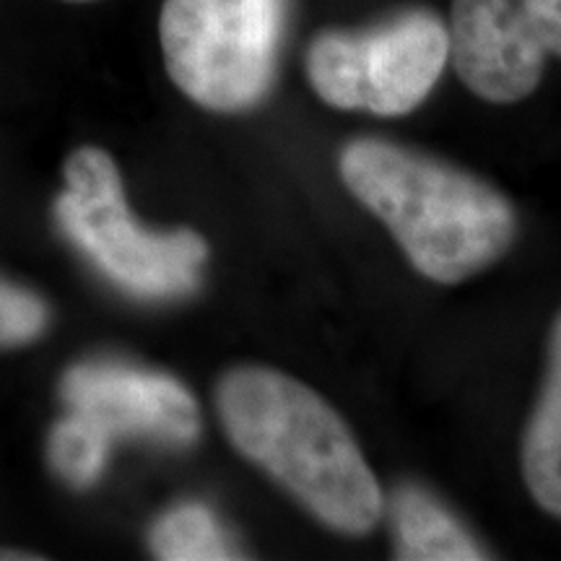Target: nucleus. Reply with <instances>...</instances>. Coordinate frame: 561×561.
Returning <instances> with one entry per match:
<instances>
[{"label":"nucleus","instance_id":"obj_1","mask_svg":"<svg viewBox=\"0 0 561 561\" xmlns=\"http://www.w3.org/2000/svg\"><path fill=\"white\" fill-rule=\"evenodd\" d=\"M216 413L231 447L325 528L367 536L380 523L385 494L359 442L305 382L257 364L234 367L216 385Z\"/></svg>","mask_w":561,"mask_h":561},{"label":"nucleus","instance_id":"obj_2","mask_svg":"<svg viewBox=\"0 0 561 561\" xmlns=\"http://www.w3.org/2000/svg\"><path fill=\"white\" fill-rule=\"evenodd\" d=\"M339 172L348 193L390 229L413 268L434 284L479 276L517 237L507 195L403 144L351 140L341 149Z\"/></svg>","mask_w":561,"mask_h":561},{"label":"nucleus","instance_id":"obj_3","mask_svg":"<svg viewBox=\"0 0 561 561\" xmlns=\"http://www.w3.org/2000/svg\"><path fill=\"white\" fill-rule=\"evenodd\" d=\"M291 0H164L159 42L167 73L187 100L234 115L271 94Z\"/></svg>","mask_w":561,"mask_h":561},{"label":"nucleus","instance_id":"obj_4","mask_svg":"<svg viewBox=\"0 0 561 561\" xmlns=\"http://www.w3.org/2000/svg\"><path fill=\"white\" fill-rule=\"evenodd\" d=\"M60 229L112 284L138 299H178L198 289L208 244L191 229L151 231L133 219L107 151L83 146L66 161L55 206Z\"/></svg>","mask_w":561,"mask_h":561},{"label":"nucleus","instance_id":"obj_5","mask_svg":"<svg viewBox=\"0 0 561 561\" xmlns=\"http://www.w3.org/2000/svg\"><path fill=\"white\" fill-rule=\"evenodd\" d=\"M447 60L445 21L411 9L367 32H320L307 47L305 68L328 107L403 117L426 102Z\"/></svg>","mask_w":561,"mask_h":561},{"label":"nucleus","instance_id":"obj_6","mask_svg":"<svg viewBox=\"0 0 561 561\" xmlns=\"http://www.w3.org/2000/svg\"><path fill=\"white\" fill-rule=\"evenodd\" d=\"M70 411L87 413L112 437H149L191 445L201 434V411L191 390L161 371L121 362H87L62 377Z\"/></svg>","mask_w":561,"mask_h":561},{"label":"nucleus","instance_id":"obj_7","mask_svg":"<svg viewBox=\"0 0 561 561\" xmlns=\"http://www.w3.org/2000/svg\"><path fill=\"white\" fill-rule=\"evenodd\" d=\"M450 62L458 79L491 104H515L541 87L546 50L517 0H453Z\"/></svg>","mask_w":561,"mask_h":561},{"label":"nucleus","instance_id":"obj_8","mask_svg":"<svg viewBox=\"0 0 561 561\" xmlns=\"http://www.w3.org/2000/svg\"><path fill=\"white\" fill-rule=\"evenodd\" d=\"M520 466L533 502L561 520V312L549 333L543 388L525 426Z\"/></svg>","mask_w":561,"mask_h":561},{"label":"nucleus","instance_id":"obj_9","mask_svg":"<svg viewBox=\"0 0 561 561\" xmlns=\"http://www.w3.org/2000/svg\"><path fill=\"white\" fill-rule=\"evenodd\" d=\"M390 520L398 557L413 561H479L489 553L462 528L458 517L419 486L392 491Z\"/></svg>","mask_w":561,"mask_h":561},{"label":"nucleus","instance_id":"obj_10","mask_svg":"<svg viewBox=\"0 0 561 561\" xmlns=\"http://www.w3.org/2000/svg\"><path fill=\"white\" fill-rule=\"evenodd\" d=\"M149 546L153 557L167 561H219L242 557L216 512L198 502H185L167 510L153 523Z\"/></svg>","mask_w":561,"mask_h":561},{"label":"nucleus","instance_id":"obj_11","mask_svg":"<svg viewBox=\"0 0 561 561\" xmlns=\"http://www.w3.org/2000/svg\"><path fill=\"white\" fill-rule=\"evenodd\" d=\"M112 434L87 413L70 411L50 434V462L62 481L76 489H89L107 468Z\"/></svg>","mask_w":561,"mask_h":561},{"label":"nucleus","instance_id":"obj_12","mask_svg":"<svg viewBox=\"0 0 561 561\" xmlns=\"http://www.w3.org/2000/svg\"><path fill=\"white\" fill-rule=\"evenodd\" d=\"M47 325V307L19 286L0 280V346L34 341Z\"/></svg>","mask_w":561,"mask_h":561},{"label":"nucleus","instance_id":"obj_13","mask_svg":"<svg viewBox=\"0 0 561 561\" xmlns=\"http://www.w3.org/2000/svg\"><path fill=\"white\" fill-rule=\"evenodd\" d=\"M546 55L561 58V0H517Z\"/></svg>","mask_w":561,"mask_h":561},{"label":"nucleus","instance_id":"obj_14","mask_svg":"<svg viewBox=\"0 0 561 561\" xmlns=\"http://www.w3.org/2000/svg\"><path fill=\"white\" fill-rule=\"evenodd\" d=\"M66 3H94V0H66Z\"/></svg>","mask_w":561,"mask_h":561}]
</instances>
